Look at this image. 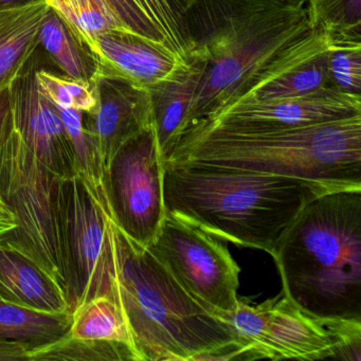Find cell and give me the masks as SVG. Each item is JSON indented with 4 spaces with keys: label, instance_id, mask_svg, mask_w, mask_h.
<instances>
[{
    "label": "cell",
    "instance_id": "cell-18",
    "mask_svg": "<svg viewBox=\"0 0 361 361\" xmlns=\"http://www.w3.org/2000/svg\"><path fill=\"white\" fill-rule=\"evenodd\" d=\"M49 10L47 0L0 9V90L16 82L39 49V29Z\"/></svg>",
    "mask_w": 361,
    "mask_h": 361
},
{
    "label": "cell",
    "instance_id": "cell-34",
    "mask_svg": "<svg viewBox=\"0 0 361 361\" xmlns=\"http://www.w3.org/2000/svg\"><path fill=\"white\" fill-rule=\"evenodd\" d=\"M183 5H185V9H190L192 6L195 3V0H183Z\"/></svg>",
    "mask_w": 361,
    "mask_h": 361
},
{
    "label": "cell",
    "instance_id": "cell-9",
    "mask_svg": "<svg viewBox=\"0 0 361 361\" xmlns=\"http://www.w3.org/2000/svg\"><path fill=\"white\" fill-rule=\"evenodd\" d=\"M221 240L197 224L166 212L147 246L181 287L216 316L235 308L240 285V266Z\"/></svg>",
    "mask_w": 361,
    "mask_h": 361
},
{
    "label": "cell",
    "instance_id": "cell-4",
    "mask_svg": "<svg viewBox=\"0 0 361 361\" xmlns=\"http://www.w3.org/2000/svg\"><path fill=\"white\" fill-rule=\"evenodd\" d=\"M194 5L202 37L192 56L206 65L185 130L321 22L314 0H195Z\"/></svg>",
    "mask_w": 361,
    "mask_h": 361
},
{
    "label": "cell",
    "instance_id": "cell-26",
    "mask_svg": "<svg viewBox=\"0 0 361 361\" xmlns=\"http://www.w3.org/2000/svg\"><path fill=\"white\" fill-rule=\"evenodd\" d=\"M329 52V78L341 92L360 94L361 43L359 35L335 32Z\"/></svg>",
    "mask_w": 361,
    "mask_h": 361
},
{
    "label": "cell",
    "instance_id": "cell-15",
    "mask_svg": "<svg viewBox=\"0 0 361 361\" xmlns=\"http://www.w3.org/2000/svg\"><path fill=\"white\" fill-rule=\"evenodd\" d=\"M92 60L94 78H118L147 90L168 81L188 63L164 44L126 30L99 35Z\"/></svg>",
    "mask_w": 361,
    "mask_h": 361
},
{
    "label": "cell",
    "instance_id": "cell-17",
    "mask_svg": "<svg viewBox=\"0 0 361 361\" xmlns=\"http://www.w3.org/2000/svg\"><path fill=\"white\" fill-rule=\"evenodd\" d=\"M204 65V61L192 56L171 79L149 90L153 128L164 162L185 130Z\"/></svg>",
    "mask_w": 361,
    "mask_h": 361
},
{
    "label": "cell",
    "instance_id": "cell-31",
    "mask_svg": "<svg viewBox=\"0 0 361 361\" xmlns=\"http://www.w3.org/2000/svg\"><path fill=\"white\" fill-rule=\"evenodd\" d=\"M16 228V219L14 213L7 202L0 196V240Z\"/></svg>",
    "mask_w": 361,
    "mask_h": 361
},
{
    "label": "cell",
    "instance_id": "cell-22",
    "mask_svg": "<svg viewBox=\"0 0 361 361\" xmlns=\"http://www.w3.org/2000/svg\"><path fill=\"white\" fill-rule=\"evenodd\" d=\"M39 39V46L67 78L92 83L94 62L54 10L44 20Z\"/></svg>",
    "mask_w": 361,
    "mask_h": 361
},
{
    "label": "cell",
    "instance_id": "cell-27",
    "mask_svg": "<svg viewBox=\"0 0 361 361\" xmlns=\"http://www.w3.org/2000/svg\"><path fill=\"white\" fill-rule=\"evenodd\" d=\"M37 82L42 94L56 106L92 113L98 105L92 83L60 77L45 69L37 68Z\"/></svg>",
    "mask_w": 361,
    "mask_h": 361
},
{
    "label": "cell",
    "instance_id": "cell-3",
    "mask_svg": "<svg viewBox=\"0 0 361 361\" xmlns=\"http://www.w3.org/2000/svg\"><path fill=\"white\" fill-rule=\"evenodd\" d=\"M327 193L306 181L195 164H164L166 211L223 240L274 255L302 209Z\"/></svg>",
    "mask_w": 361,
    "mask_h": 361
},
{
    "label": "cell",
    "instance_id": "cell-1",
    "mask_svg": "<svg viewBox=\"0 0 361 361\" xmlns=\"http://www.w3.org/2000/svg\"><path fill=\"white\" fill-rule=\"evenodd\" d=\"M166 162L288 177L326 192L360 190L361 114L293 128L195 123Z\"/></svg>",
    "mask_w": 361,
    "mask_h": 361
},
{
    "label": "cell",
    "instance_id": "cell-19",
    "mask_svg": "<svg viewBox=\"0 0 361 361\" xmlns=\"http://www.w3.org/2000/svg\"><path fill=\"white\" fill-rule=\"evenodd\" d=\"M73 314H46L0 300V339L20 342L31 350L47 348L69 333Z\"/></svg>",
    "mask_w": 361,
    "mask_h": 361
},
{
    "label": "cell",
    "instance_id": "cell-23",
    "mask_svg": "<svg viewBox=\"0 0 361 361\" xmlns=\"http://www.w3.org/2000/svg\"><path fill=\"white\" fill-rule=\"evenodd\" d=\"M162 43L185 62L196 47L187 18L176 0H134Z\"/></svg>",
    "mask_w": 361,
    "mask_h": 361
},
{
    "label": "cell",
    "instance_id": "cell-7",
    "mask_svg": "<svg viewBox=\"0 0 361 361\" xmlns=\"http://www.w3.org/2000/svg\"><path fill=\"white\" fill-rule=\"evenodd\" d=\"M217 317L257 359H361V320L317 318L283 291L257 305L238 298L233 310Z\"/></svg>",
    "mask_w": 361,
    "mask_h": 361
},
{
    "label": "cell",
    "instance_id": "cell-14",
    "mask_svg": "<svg viewBox=\"0 0 361 361\" xmlns=\"http://www.w3.org/2000/svg\"><path fill=\"white\" fill-rule=\"evenodd\" d=\"M98 105L83 113L82 124L98 151L105 169L128 141L153 126L149 90L124 80L94 77Z\"/></svg>",
    "mask_w": 361,
    "mask_h": 361
},
{
    "label": "cell",
    "instance_id": "cell-21",
    "mask_svg": "<svg viewBox=\"0 0 361 361\" xmlns=\"http://www.w3.org/2000/svg\"><path fill=\"white\" fill-rule=\"evenodd\" d=\"M68 335L77 339L123 342L135 350L123 310L109 295L94 298L75 308Z\"/></svg>",
    "mask_w": 361,
    "mask_h": 361
},
{
    "label": "cell",
    "instance_id": "cell-16",
    "mask_svg": "<svg viewBox=\"0 0 361 361\" xmlns=\"http://www.w3.org/2000/svg\"><path fill=\"white\" fill-rule=\"evenodd\" d=\"M0 300L46 314L71 312L58 283L32 259L0 244Z\"/></svg>",
    "mask_w": 361,
    "mask_h": 361
},
{
    "label": "cell",
    "instance_id": "cell-6",
    "mask_svg": "<svg viewBox=\"0 0 361 361\" xmlns=\"http://www.w3.org/2000/svg\"><path fill=\"white\" fill-rule=\"evenodd\" d=\"M63 178L27 147L8 115L0 139V196L16 228L0 240L49 274L67 298L68 276L62 229Z\"/></svg>",
    "mask_w": 361,
    "mask_h": 361
},
{
    "label": "cell",
    "instance_id": "cell-8",
    "mask_svg": "<svg viewBox=\"0 0 361 361\" xmlns=\"http://www.w3.org/2000/svg\"><path fill=\"white\" fill-rule=\"evenodd\" d=\"M62 229L73 314L94 298L113 297L115 284L111 249V212L80 177L63 179Z\"/></svg>",
    "mask_w": 361,
    "mask_h": 361
},
{
    "label": "cell",
    "instance_id": "cell-12",
    "mask_svg": "<svg viewBox=\"0 0 361 361\" xmlns=\"http://www.w3.org/2000/svg\"><path fill=\"white\" fill-rule=\"evenodd\" d=\"M357 114H361L360 94H348L327 85L303 96L228 103L196 123L293 128L333 121Z\"/></svg>",
    "mask_w": 361,
    "mask_h": 361
},
{
    "label": "cell",
    "instance_id": "cell-2",
    "mask_svg": "<svg viewBox=\"0 0 361 361\" xmlns=\"http://www.w3.org/2000/svg\"><path fill=\"white\" fill-rule=\"evenodd\" d=\"M115 284L140 361L255 360L231 327L181 287L147 247L111 216Z\"/></svg>",
    "mask_w": 361,
    "mask_h": 361
},
{
    "label": "cell",
    "instance_id": "cell-25",
    "mask_svg": "<svg viewBox=\"0 0 361 361\" xmlns=\"http://www.w3.org/2000/svg\"><path fill=\"white\" fill-rule=\"evenodd\" d=\"M56 109L71 141L75 175L98 197L107 198L104 187V166L94 143L84 130L82 124L83 113L75 109H64L58 106Z\"/></svg>",
    "mask_w": 361,
    "mask_h": 361
},
{
    "label": "cell",
    "instance_id": "cell-33",
    "mask_svg": "<svg viewBox=\"0 0 361 361\" xmlns=\"http://www.w3.org/2000/svg\"><path fill=\"white\" fill-rule=\"evenodd\" d=\"M32 1H35V0H0V9L18 7V6L26 5Z\"/></svg>",
    "mask_w": 361,
    "mask_h": 361
},
{
    "label": "cell",
    "instance_id": "cell-13",
    "mask_svg": "<svg viewBox=\"0 0 361 361\" xmlns=\"http://www.w3.org/2000/svg\"><path fill=\"white\" fill-rule=\"evenodd\" d=\"M35 54L9 87L12 122L30 151L61 178L75 176L73 149L56 106L37 82Z\"/></svg>",
    "mask_w": 361,
    "mask_h": 361
},
{
    "label": "cell",
    "instance_id": "cell-11",
    "mask_svg": "<svg viewBox=\"0 0 361 361\" xmlns=\"http://www.w3.org/2000/svg\"><path fill=\"white\" fill-rule=\"evenodd\" d=\"M333 43V30L321 20L318 26L285 48L238 94L221 105L303 96L327 86L331 80L329 58Z\"/></svg>",
    "mask_w": 361,
    "mask_h": 361
},
{
    "label": "cell",
    "instance_id": "cell-29",
    "mask_svg": "<svg viewBox=\"0 0 361 361\" xmlns=\"http://www.w3.org/2000/svg\"><path fill=\"white\" fill-rule=\"evenodd\" d=\"M106 1L114 13L130 32L151 41L162 43L155 29L149 24V20L139 9L134 0H106Z\"/></svg>",
    "mask_w": 361,
    "mask_h": 361
},
{
    "label": "cell",
    "instance_id": "cell-28",
    "mask_svg": "<svg viewBox=\"0 0 361 361\" xmlns=\"http://www.w3.org/2000/svg\"><path fill=\"white\" fill-rule=\"evenodd\" d=\"M321 20L338 32L360 28V0H314Z\"/></svg>",
    "mask_w": 361,
    "mask_h": 361
},
{
    "label": "cell",
    "instance_id": "cell-5",
    "mask_svg": "<svg viewBox=\"0 0 361 361\" xmlns=\"http://www.w3.org/2000/svg\"><path fill=\"white\" fill-rule=\"evenodd\" d=\"M272 257L283 293L302 310L317 318L361 320V189L310 200Z\"/></svg>",
    "mask_w": 361,
    "mask_h": 361
},
{
    "label": "cell",
    "instance_id": "cell-24",
    "mask_svg": "<svg viewBox=\"0 0 361 361\" xmlns=\"http://www.w3.org/2000/svg\"><path fill=\"white\" fill-rule=\"evenodd\" d=\"M140 361L130 344L109 340L77 339L67 334L32 353L30 361Z\"/></svg>",
    "mask_w": 361,
    "mask_h": 361
},
{
    "label": "cell",
    "instance_id": "cell-32",
    "mask_svg": "<svg viewBox=\"0 0 361 361\" xmlns=\"http://www.w3.org/2000/svg\"><path fill=\"white\" fill-rule=\"evenodd\" d=\"M10 111L9 88L0 90V139L3 137L6 122Z\"/></svg>",
    "mask_w": 361,
    "mask_h": 361
},
{
    "label": "cell",
    "instance_id": "cell-10",
    "mask_svg": "<svg viewBox=\"0 0 361 361\" xmlns=\"http://www.w3.org/2000/svg\"><path fill=\"white\" fill-rule=\"evenodd\" d=\"M164 162L153 126L120 147L104 171V187L116 225L147 247L157 235L166 211Z\"/></svg>",
    "mask_w": 361,
    "mask_h": 361
},
{
    "label": "cell",
    "instance_id": "cell-30",
    "mask_svg": "<svg viewBox=\"0 0 361 361\" xmlns=\"http://www.w3.org/2000/svg\"><path fill=\"white\" fill-rule=\"evenodd\" d=\"M30 354L25 344L0 339V361H30Z\"/></svg>",
    "mask_w": 361,
    "mask_h": 361
},
{
    "label": "cell",
    "instance_id": "cell-20",
    "mask_svg": "<svg viewBox=\"0 0 361 361\" xmlns=\"http://www.w3.org/2000/svg\"><path fill=\"white\" fill-rule=\"evenodd\" d=\"M47 3L90 59L99 35L113 30L128 31L106 0H47Z\"/></svg>",
    "mask_w": 361,
    "mask_h": 361
}]
</instances>
